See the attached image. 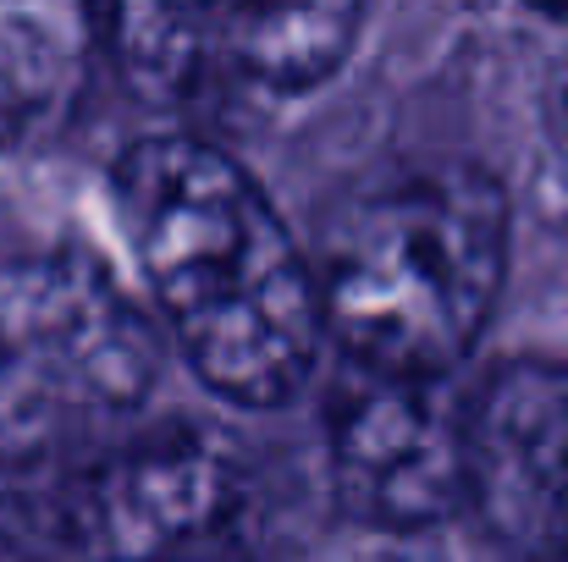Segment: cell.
Returning a JSON list of instances; mask_svg holds the SVG:
<instances>
[{
    "label": "cell",
    "mask_w": 568,
    "mask_h": 562,
    "mask_svg": "<svg viewBox=\"0 0 568 562\" xmlns=\"http://www.w3.org/2000/svg\"><path fill=\"white\" fill-rule=\"evenodd\" d=\"M111 210L210 391L271 408L304 386L321 354L315 270L226 150L193 133L139 139L111 166Z\"/></svg>",
    "instance_id": "cell-1"
},
{
    "label": "cell",
    "mask_w": 568,
    "mask_h": 562,
    "mask_svg": "<svg viewBox=\"0 0 568 562\" xmlns=\"http://www.w3.org/2000/svg\"><path fill=\"white\" fill-rule=\"evenodd\" d=\"M508 193L475 161H430L354 193L315 270L321 337L359 375L447 380L508 276Z\"/></svg>",
    "instance_id": "cell-2"
},
{
    "label": "cell",
    "mask_w": 568,
    "mask_h": 562,
    "mask_svg": "<svg viewBox=\"0 0 568 562\" xmlns=\"http://www.w3.org/2000/svg\"><path fill=\"white\" fill-rule=\"evenodd\" d=\"M365 11L332 6H122L111 50L122 78L155 105H204L221 94L293 100L326 83Z\"/></svg>",
    "instance_id": "cell-3"
},
{
    "label": "cell",
    "mask_w": 568,
    "mask_h": 562,
    "mask_svg": "<svg viewBox=\"0 0 568 562\" xmlns=\"http://www.w3.org/2000/svg\"><path fill=\"white\" fill-rule=\"evenodd\" d=\"M0 359L28 413L133 408L161 375V337L100 259L50 254L0 293Z\"/></svg>",
    "instance_id": "cell-4"
},
{
    "label": "cell",
    "mask_w": 568,
    "mask_h": 562,
    "mask_svg": "<svg viewBox=\"0 0 568 562\" xmlns=\"http://www.w3.org/2000/svg\"><path fill=\"white\" fill-rule=\"evenodd\" d=\"M332 486L343 508L381 530H425L464 508V402L447 380H386L359 386L332 408Z\"/></svg>",
    "instance_id": "cell-5"
},
{
    "label": "cell",
    "mask_w": 568,
    "mask_h": 562,
    "mask_svg": "<svg viewBox=\"0 0 568 562\" xmlns=\"http://www.w3.org/2000/svg\"><path fill=\"white\" fill-rule=\"evenodd\" d=\"M469 508L530 562H568V359H514L464 397Z\"/></svg>",
    "instance_id": "cell-6"
},
{
    "label": "cell",
    "mask_w": 568,
    "mask_h": 562,
    "mask_svg": "<svg viewBox=\"0 0 568 562\" xmlns=\"http://www.w3.org/2000/svg\"><path fill=\"white\" fill-rule=\"evenodd\" d=\"M243 497L237 463L193 430H166L116 447L72 480L55 502L61 541L100 562H172L193 541L215 535Z\"/></svg>",
    "instance_id": "cell-7"
},
{
    "label": "cell",
    "mask_w": 568,
    "mask_h": 562,
    "mask_svg": "<svg viewBox=\"0 0 568 562\" xmlns=\"http://www.w3.org/2000/svg\"><path fill=\"white\" fill-rule=\"evenodd\" d=\"M72 17L44 6H0V144L22 139L72 83Z\"/></svg>",
    "instance_id": "cell-8"
},
{
    "label": "cell",
    "mask_w": 568,
    "mask_h": 562,
    "mask_svg": "<svg viewBox=\"0 0 568 562\" xmlns=\"http://www.w3.org/2000/svg\"><path fill=\"white\" fill-rule=\"evenodd\" d=\"M558 127H564V139H568V83H564V94H558Z\"/></svg>",
    "instance_id": "cell-9"
}]
</instances>
